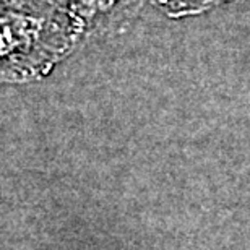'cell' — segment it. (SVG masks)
Returning <instances> with one entry per match:
<instances>
[{"instance_id": "obj_4", "label": "cell", "mask_w": 250, "mask_h": 250, "mask_svg": "<svg viewBox=\"0 0 250 250\" xmlns=\"http://www.w3.org/2000/svg\"><path fill=\"white\" fill-rule=\"evenodd\" d=\"M61 2H63V3H67V2H65V0H61Z\"/></svg>"}, {"instance_id": "obj_3", "label": "cell", "mask_w": 250, "mask_h": 250, "mask_svg": "<svg viewBox=\"0 0 250 250\" xmlns=\"http://www.w3.org/2000/svg\"><path fill=\"white\" fill-rule=\"evenodd\" d=\"M226 0H151L153 5L172 18H184L190 15H198L216 7Z\"/></svg>"}, {"instance_id": "obj_1", "label": "cell", "mask_w": 250, "mask_h": 250, "mask_svg": "<svg viewBox=\"0 0 250 250\" xmlns=\"http://www.w3.org/2000/svg\"><path fill=\"white\" fill-rule=\"evenodd\" d=\"M83 46L61 0H0V84L44 80Z\"/></svg>"}, {"instance_id": "obj_2", "label": "cell", "mask_w": 250, "mask_h": 250, "mask_svg": "<svg viewBox=\"0 0 250 250\" xmlns=\"http://www.w3.org/2000/svg\"><path fill=\"white\" fill-rule=\"evenodd\" d=\"M78 23L83 44L122 29L142 7L143 0H65Z\"/></svg>"}]
</instances>
